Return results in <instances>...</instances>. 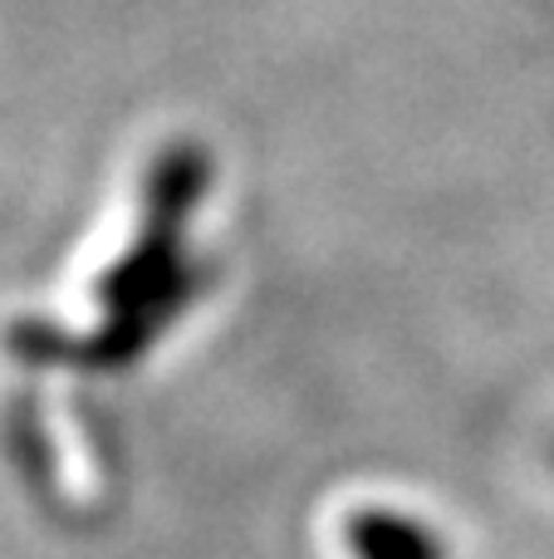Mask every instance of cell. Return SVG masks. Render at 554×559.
Segmentation results:
<instances>
[{"instance_id":"6da1fadb","label":"cell","mask_w":554,"mask_h":559,"mask_svg":"<svg viewBox=\"0 0 554 559\" xmlns=\"http://www.w3.org/2000/svg\"><path fill=\"white\" fill-rule=\"evenodd\" d=\"M206 192V153L196 147H172L157 157L153 177H147V216L137 246L104 275L98 295H104L108 324L88 344H69L55 329L25 324L15 329V348L29 364H45L49 354L69 348L79 354L74 364H128L143 344H153L172 314L196 295V271L177 255L182 241V222Z\"/></svg>"},{"instance_id":"7a4b0ae2","label":"cell","mask_w":554,"mask_h":559,"mask_svg":"<svg viewBox=\"0 0 554 559\" xmlns=\"http://www.w3.org/2000/svg\"><path fill=\"white\" fill-rule=\"evenodd\" d=\"M344 540H349L353 559H447L442 540L427 525L402 511H383V506L353 511L344 525Z\"/></svg>"}]
</instances>
